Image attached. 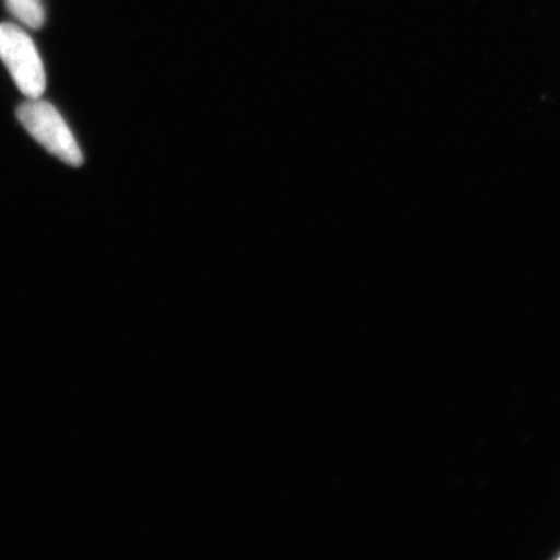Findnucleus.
Returning <instances> with one entry per match:
<instances>
[{"instance_id":"nucleus-1","label":"nucleus","mask_w":560,"mask_h":560,"mask_svg":"<svg viewBox=\"0 0 560 560\" xmlns=\"http://www.w3.org/2000/svg\"><path fill=\"white\" fill-rule=\"evenodd\" d=\"M18 118L27 132L55 158L70 166H80L83 155L65 118L51 103L27 100L18 109Z\"/></svg>"},{"instance_id":"nucleus-2","label":"nucleus","mask_w":560,"mask_h":560,"mask_svg":"<svg viewBox=\"0 0 560 560\" xmlns=\"http://www.w3.org/2000/svg\"><path fill=\"white\" fill-rule=\"evenodd\" d=\"M0 59L27 100H39L46 90V72L31 35L15 24H0Z\"/></svg>"},{"instance_id":"nucleus-3","label":"nucleus","mask_w":560,"mask_h":560,"mask_svg":"<svg viewBox=\"0 0 560 560\" xmlns=\"http://www.w3.org/2000/svg\"><path fill=\"white\" fill-rule=\"evenodd\" d=\"M7 10L13 18L31 30H39L45 24V9L40 0H5Z\"/></svg>"}]
</instances>
